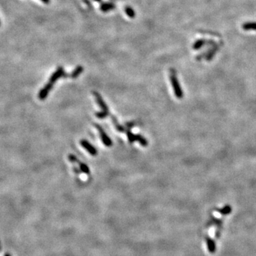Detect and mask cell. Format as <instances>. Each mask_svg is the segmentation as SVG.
Returning <instances> with one entry per match:
<instances>
[{"label":"cell","mask_w":256,"mask_h":256,"mask_svg":"<svg viewBox=\"0 0 256 256\" xmlns=\"http://www.w3.org/2000/svg\"><path fill=\"white\" fill-rule=\"evenodd\" d=\"M53 84H52L51 83L49 82V83H48L42 89V90H40V92H39V93H38V98H39L40 100H42V101L46 98V97H47L48 94H49V91L51 90L52 88H53Z\"/></svg>","instance_id":"277c9868"},{"label":"cell","mask_w":256,"mask_h":256,"mask_svg":"<svg viewBox=\"0 0 256 256\" xmlns=\"http://www.w3.org/2000/svg\"><path fill=\"white\" fill-rule=\"evenodd\" d=\"M110 114L108 113H106V112L102 111V112H97V113H95V115L97 118H100V119H103V118H105L106 117H108L109 115Z\"/></svg>","instance_id":"9a60e30c"},{"label":"cell","mask_w":256,"mask_h":256,"mask_svg":"<svg viewBox=\"0 0 256 256\" xmlns=\"http://www.w3.org/2000/svg\"><path fill=\"white\" fill-rule=\"evenodd\" d=\"M125 13H126V14L130 17V18H132V19L134 18V16H135V12H134V9L132 7L127 6V7L125 9Z\"/></svg>","instance_id":"7c38bea8"},{"label":"cell","mask_w":256,"mask_h":256,"mask_svg":"<svg viewBox=\"0 0 256 256\" xmlns=\"http://www.w3.org/2000/svg\"><path fill=\"white\" fill-rule=\"evenodd\" d=\"M68 159H69V161H70L71 162H73V163H77L78 160H79L75 155H68Z\"/></svg>","instance_id":"2e32d148"},{"label":"cell","mask_w":256,"mask_h":256,"mask_svg":"<svg viewBox=\"0 0 256 256\" xmlns=\"http://www.w3.org/2000/svg\"><path fill=\"white\" fill-rule=\"evenodd\" d=\"M170 81L171 83V85H172V88L174 89V94L176 96H177V98L181 99L183 97V91H182L181 87H180V84L178 81V79L176 75V73L174 71L171 70V73H170Z\"/></svg>","instance_id":"6da1fadb"},{"label":"cell","mask_w":256,"mask_h":256,"mask_svg":"<svg viewBox=\"0 0 256 256\" xmlns=\"http://www.w3.org/2000/svg\"><path fill=\"white\" fill-rule=\"evenodd\" d=\"M66 76H68V75H66V73H65L64 68H62V67H59V68H58L57 70H56L55 72H54L53 74L51 75V77H50V79H49V82L50 83H51L52 84H53L55 82L57 81L60 78L66 77Z\"/></svg>","instance_id":"3957f363"},{"label":"cell","mask_w":256,"mask_h":256,"mask_svg":"<svg viewBox=\"0 0 256 256\" xmlns=\"http://www.w3.org/2000/svg\"><path fill=\"white\" fill-rule=\"evenodd\" d=\"M114 8H115V5L113 4H111V3H105V4H103L101 6V10L102 11V12H108V11L111 10Z\"/></svg>","instance_id":"9c48e42d"},{"label":"cell","mask_w":256,"mask_h":256,"mask_svg":"<svg viewBox=\"0 0 256 256\" xmlns=\"http://www.w3.org/2000/svg\"><path fill=\"white\" fill-rule=\"evenodd\" d=\"M137 140L140 143L141 145H142V146L144 147H146L147 146V144H148V142H147L146 139L143 137L142 136H141L140 134H136V141Z\"/></svg>","instance_id":"8fae6325"},{"label":"cell","mask_w":256,"mask_h":256,"mask_svg":"<svg viewBox=\"0 0 256 256\" xmlns=\"http://www.w3.org/2000/svg\"><path fill=\"white\" fill-rule=\"evenodd\" d=\"M83 71V67L81 66H79L72 71V73L70 74V77L72 79H76L78 76H79L81 74V73Z\"/></svg>","instance_id":"ba28073f"},{"label":"cell","mask_w":256,"mask_h":256,"mask_svg":"<svg viewBox=\"0 0 256 256\" xmlns=\"http://www.w3.org/2000/svg\"><path fill=\"white\" fill-rule=\"evenodd\" d=\"M42 2H43L44 4H49L50 2V0H41Z\"/></svg>","instance_id":"d6986e66"},{"label":"cell","mask_w":256,"mask_h":256,"mask_svg":"<svg viewBox=\"0 0 256 256\" xmlns=\"http://www.w3.org/2000/svg\"><path fill=\"white\" fill-rule=\"evenodd\" d=\"M94 126L97 128V130L99 131L100 135H101V138L102 141H103V144L107 147H110L112 144V140L109 138V137L107 135V134L104 132L103 128H102L98 124H94Z\"/></svg>","instance_id":"7a4b0ae2"},{"label":"cell","mask_w":256,"mask_h":256,"mask_svg":"<svg viewBox=\"0 0 256 256\" xmlns=\"http://www.w3.org/2000/svg\"><path fill=\"white\" fill-rule=\"evenodd\" d=\"M126 133H127L128 140H129V142L130 143H132L133 142H134V141H136V134H132L130 130H127Z\"/></svg>","instance_id":"5bb4252c"},{"label":"cell","mask_w":256,"mask_h":256,"mask_svg":"<svg viewBox=\"0 0 256 256\" xmlns=\"http://www.w3.org/2000/svg\"><path fill=\"white\" fill-rule=\"evenodd\" d=\"M94 1L97 2H101V0H94Z\"/></svg>","instance_id":"ffe728a7"},{"label":"cell","mask_w":256,"mask_h":256,"mask_svg":"<svg viewBox=\"0 0 256 256\" xmlns=\"http://www.w3.org/2000/svg\"><path fill=\"white\" fill-rule=\"evenodd\" d=\"M204 43L205 42L203 39L197 40L196 42L194 43V45H193V49L195 50H198L199 49H201V48L203 46V44H204Z\"/></svg>","instance_id":"4fadbf2b"},{"label":"cell","mask_w":256,"mask_h":256,"mask_svg":"<svg viewBox=\"0 0 256 256\" xmlns=\"http://www.w3.org/2000/svg\"><path fill=\"white\" fill-rule=\"evenodd\" d=\"M73 170H74V171L75 173L76 174H79V173H80V170H79V169H77L76 167H74L73 168Z\"/></svg>","instance_id":"ac0fdd59"},{"label":"cell","mask_w":256,"mask_h":256,"mask_svg":"<svg viewBox=\"0 0 256 256\" xmlns=\"http://www.w3.org/2000/svg\"><path fill=\"white\" fill-rule=\"evenodd\" d=\"M81 144L84 149H86V150L88 151L89 153H90V155H91L92 156L97 155V152L96 149H95V147H93V145H91L87 140H81Z\"/></svg>","instance_id":"8992f818"},{"label":"cell","mask_w":256,"mask_h":256,"mask_svg":"<svg viewBox=\"0 0 256 256\" xmlns=\"http://www.w3.org/2000/svg\"><path fill=\"white\" fill-rule=\"evenodd\" d=\"M93 95H94L95 99H96L97 104H98L100 107H101L102 108V110H103V111L106 112V113L110 114L109 110H108V106L106 105L105 103V102H104L103 98H102V97H101V95H100L99 93H97V92H93Z\"/></svg>","instance_id":"5b68a950"},{"label":"cell","mask_w":256,"mask_h":256,"mask_svg":"<svg viewBox=\"0 0 256 256\" xmlns=\"http://www.w3.org/2000/svg\"><path fill=\"white\" fill-rule=\"evenodd\" d=\"M245 31H256V22H246L242 25Z\"/></svg>","instance_id":"52a82bcc"},{"label":"cell","mask_w":256,"mask_h":256,"mask_svg":"<svg viewBox=\"0 0 256 256\" xmlns=\"http://www.w3.org/2000/svg\"><path fill=\"white\" fill-rule=\"evenodd\" d=\"M77 163L79 164L80 170H81V171H83V172L85 173V174H88L89 173H90V170H89V167L86 165V164H84V163H83V162H80L79 160H78Z\"/></svg>","instance_id":"30bf717a"},{"label":"cell","mask_w":256,"mask_h":256,"mask_svg":"<svg viewBox=\"0 0 256 256\" xmlns=\"http://www.w3.org/2000/svg\"><path fill=\"white\" fill-rule=\"evenodd\" d=\"M134 123H132H132H131V122H130V123H127V124H126L127 127H129V128L133 127V126H134Z\"/></svg>","instance_id":"e0dca14e"}]
</instances>
